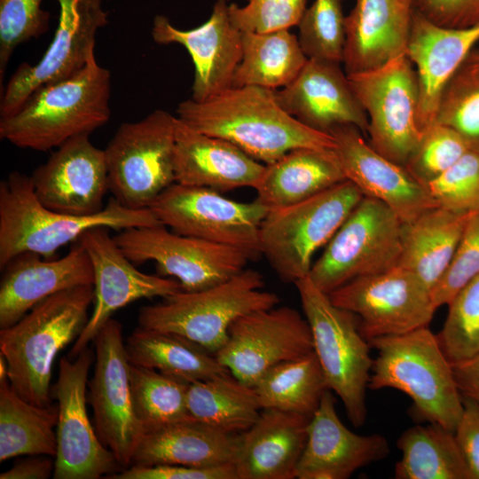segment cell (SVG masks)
<instances>
[{
    "label": "cell",
    "mask_w": 479,
    "mask_h": 479,
    "mask_svg": "<svg viewBox=\"0 0 479 479\" xmlns=\"http://www.w3.org/2000/svg\"><path fill=\"white\" fill-rule=\"evenodd\" d=\"M177 114L194 130L231 142L265 165L296 148H334L331 134L300 122L266 88L232 87L203 102L190 98L179 103Z\"/></svg>",
    "instance_id": "cell-1"
},
{
    "label": "cell",
    "mask_w": 479,
    "mask_h": 479,
    "mask_svg": "<svg viewBox=\"0 0 479 479\" xmlns=\"http://www.w3.org/2000/svg\"><path fill=\"white\" fill-rule=\"evenodd\" d=\"M111 74L93 57L74 75L36 89L11 115L0 118V137L45 152L110 119Z\"/></svg>",
    "instance_id": "cell-2"
},
{
    "label": "cell",
    "mask_w": 479,
    "mask_h": 479,
    "mask_svg": "<svg viewBox=\"0 0 479 479\" xmlns=\"http://www.w3.org/2000/svg\"><path fill=\"white\" fill-rule=\"evenodd\" d=\"M93 300V285L70 288L44 299L15 324L0 329V354L7 362L8 381L26 401L41 406L51 404L55 357L82 332Z\"/></svg>",
    "instance_id": "cell-3"
},
{
    "label": "cell",
    "mask_w": 479,
    "mask_h": 479,
    "mask_svg": "<svg viewBox=\"0 0 479 479\" xmlns=\"http://www.w3.org/2000/svg\"><path fill=\"white\" fill-rule=\"evenodd\" d=\"M157 224H161L150 208H129L114 197L90 216L51 210L36 198L30 177L13 171L0 183V268L23 253L53 258L59 247L90 228L122 231Z\"/></svg>",
    "instance_id": "cell-4"
},
{
    "label": "cell",
    "mask_w": 479,
    "mask_h": 479,
    "mask_svg": "<svg viewBox=\"0 0 479 479\" xmlns=\"http://www.w3.org/2000/svg\"><path fill=\"white\" fill-rule=\"evenodd\" d=\"M377 350L368 389L406 394L428 421L454 431L463 412L452 363L428 326L368 341Z\"/></svg>",
    "instance_id": "cell-5"
},
{
    "label": "cell",
    "mask_w": 479,
    "mask_h": 479,
    "mask_svg": "<svg viewBox=\"0 0 479 479\" xmlns=\"http://www.w3.org/2000/svg\"><path fill=\"white\" fill-rule=\"evenodd\" d=\"M263 287V275L246 268L211 287L195 292L181 290L161 302L141 308L138 325L179 334L216 354L237 318L277 306L278 294Z\"/></svg>",
    "instance_id": "cell-6"
},
{
    "label": "cell",
    "mask_w": 479,
    "mask_h": 479,
    "mask_svg": "<svg viewBox=\"0 0 479 479\" xmlns=\"http://www.w3.org/2000/svg\"><path fill=\"white\" fill-rule=\"evenodd\" d=\"M328 389L342 400L352 425L366 419V389L373 359L357 318L331 301L309 275L294 283Z\"/></svg>",
    "instance_id": "cell-7"
},
{
    "label": "cell",
    "mask_w": 479,
    "mask_h": 479,
    "mask_svg": "<svg viewBox=\"0 0 479 479\" xmlns=\"http://www.w3.org/2000/svg\"><path fill=\"white\" fill-rule=\"evenodd\" d=\"M363 197L344 180L298 203L269 209L260 228L262 255L283 282L294 284L310 274L316 251L329 242Z\"/></svg>",
    "instance_id": "cell-8"
},
{
    "label": "cell",
    "mask_w": 479,
    "mask_h": 479,
    "mask_svg": "<svg viewBox=\"0 0 479 479\" xmlns=\"http://www.w3.org/2000/svg\"><path fill=\"white\" fill-rule=\"evenodd\" d=\"M176 117L157 109L123 122L106 147L109 191L126 208H149L176 182Z\"/></svg>",
    "instance_id": "cell-9"
},
{
    "label": "cell",
    "mask_w": 479,
    "mask_h": 479,
    "mask_svg": "<svg viewBox=\"0 0 479 479\" xmlns=\"http://www.w3.org/2000/svg\"><path fill=\"white\" fill-rule=\"evenodd\" d=\"M402 229L389 207L364 196L312 263L310 279L329 294L356 278L397 266Z\"/></svg>",
    "instance_id": "cell-10"
},
{
    "label": "cell",
    "mask_w": 479,
    "mask_h": 479,
    "mask_svg": "<svg viewBox=\"0 0 479 479\" xmlns=\"http://www.w3.org/2000/svg\"><path fill=\"white\" fill-rule=\"evenodd\" d=\"M149 208L174 232L237 248L250 260L262 255L260 228L269 208L256 199L240 202L208 188L174 183Z\"/></svg>",
    "instance_id": "cell-11"
},
{
    "label": "cell",
    "mask_w": 479,
    "mask_h": 479,
    "mask_svg": "<svg viewBox=\"0 0 479 479\" xmlns=\"http://www.w3.org/2000/svg\"><path fill=\"white\" fill-rule=\"evenodd\" d=\"M347 75L368 118L370 145L404 167L422 135L412 63L404 53L379 67Z\"/></svg>",
    "instance_id": "cell-12"
},
{
    "label": "cell",
    "mask_w": 479,
    "mask_h": 479,
    "mask_svg": "<svg viewBox=\"0 0 479 479\" xmlns=\"http://www.w3.org/2000/svg\"><path fill=\"white\" fill-rule=\"evenodd\" d=\"M114 239L133 263L154 262L159 275L176 278L185 292L226 281L250 260L241 250L182 235L163 224L125 229Z\"/></svg>",
    "instance_id": "cell-13"
},
{
    "label": "cell",
    "mask_w": 479,
    "mask_h": 479,
    "mask_svg": "<svg viewBox=\"0 0 479 479\" xmlns=\"http://www.w3.org/2000/svg\"><path fill=\"white\" fill-rule=\"evenodd\" d=\"M95 354L89 347L59 363L51 396L59 409L54 479H98L123 468L98 438L87 412L88 376Z\"/></svg>",
    "instance_id": "cell-14"
},
{
    "label": "cell",
    "mask_w": 479,
    "mask_h": 479,
    "mask_svg": "<svg viewBox=\"0 0 479 479\" xmlns=\"http://www.w3.org/2000/svg\"><path fill=\"white\" fill-rule=\"evenodd\" d=\"M328 294L334 304L359 319L367 341L428 326L436 310L430 290L401 266L356 278Z\"/></svg>",
    "instance_id": "cell-15"
},
{
    "label": "cell",
    "mask_w": 479,
    "mask_h": 479,
    "mask_svg": "<svg viewBox=\"0 0 479 479\" xmlns=\"http://www.w3.org/2000/svg\"><path fill=\"white\" fill-rule=\"evenodd\" d=\"M93 342L95 365L88 382L87 400L93 411L98 438L124 469L130 466L144 429L133 411L130 361L121 323L111 318L98 332Z\"/></svg>",
    "instance_id": "cell-16"
},
{
    "label": "cell",
    "mask_w": 479,
    "mask_h": 479,
    "mask_svg": "<svg viewBox=\"0 0 479 479\" xmlns=\"http://www.w3.org/2000/svg\"><path fill=\"white\" fill-rule=\"evenodd\" d=\"M313 350L306 318L291 307L274 306L237 318L215 355L235 378L254 387L273 366Z\"/></svg>",
    "instance_id": "cell-17"
},
{
    "label": "cell",
    "mask_w": 479,
    "mask_h": 479,
    "mask_svg": "<svg viewBox=\"0 0 479 479\" xmlns=\"http://www.w3.org/2000/svg\"><path fill=\"white\" fill-rule=\"evenodd\" d=\"M58 26L48 49L35 65L20 64L1 93L0 118L16 112L39 87L65 79L95 57L96 35L107 23L102 0H56Z\"/></svg>",
    "instance_id": "cell-18"
},
{
    "label": "cell",
    "mask_w": 479,
    "mask_h": 479,
    "mask_svg": "<svg viewBox=\"0 0 479 479\" xmlns=\"http://www.w3.org/2000/svg\"><path fill=\"white\" fill-rule=\"evenodd\" d=\"M108 232L106 227H94L78 239L91 262L94 300L88 322L67 355L71 359L88 347L119 309L137 300L165 298L181 291L177 280L136 269Z\"/></svg>",
    "instance_id": "cell-19"
},
{
    "label": "cell",
    "mask_w": 479,
    "mask_h": 479,
    "mask_svg": "<svg viewBox=\"0 0 479 479\" xmlns=\"http://www.w3.org/2000/svg\"><path fill=\"white\" fill-rule=\"evenodd\" d=\"M29 177L36 198L51 210L82 216L105 208L109 190L106 153L90 135L66 141Z\"/></svg>",
    "instance_id": "cell-20"
},
{
    "label": "cell",
    "mask_w": 479,
    "mask_h": 479,
    "mask_svg": "<svg viewBox=\"0 0 479 479\" xmlns=\"http://www.w3.org/2000/svg\"><path fill=\"white\" fill-rule=\"evenodd\" d=\"M330 134L346 180L353 183L364 196L389 207L403 224L438 207L424 185L404 166L375 151L358 128L341 125Z\"/></svg>",
    "instance_id": "cell-21"
},
{
    "label": "cell",
    "mask_w": 479,
    "mask_h": 479,
    "mask_svg": "<svg viewBox=\"0 0 479 479\" xmlns=\"http://www.w3.org/2000/svg\"><path fill=\"white\" fill-rule=\"evenodd\" d=\"M152 37L159 44L178 43L187 50L194 65V101L208 100L232 88L242 58V32L232 24L226 0H217L208 20L189 30L179 29L167 17L157 15Z\"/></svg>",
    "instance_id": "cell-22"
},
{
    "label": "cell",
    "mask_w": 479,
    "mask_h": 479,
    "mask_svg": "<svg viewBox=\"0 0 479 479\" xmlns=\"http://www.w3.org/2000/svg\"><path fill=\"white\" fill-rule=\"evenodd\" d=\"M342 63L308 59L287 86L275 90L279 105L315 130L329 133L341 125H354L366 133L368 118Z\"/></svg>",
    "instance_id": "cell-23"
},
{
    "label": "cell",
    "mask_w": 479,
    "mask_h": 479,
    "mask_svg": "<svg viewBox=\"0 0 479 479\" xmlns=\"http://www.w3.org/2000/svg\"><path fill=\"white\" fill-rule=\"evenodd\" d=\"M389 452L383 436H362L349 429L337 414L332 391L327 390L310 419L295 478L347 479Z\"/></svg>",
    "instance_id": "cell-24"
},
{
    "label": "cell",
    "mask_w": 479,
    "mask_h": 479,
    "mask_svg": "<svg viewBox=\"0 0 479 479\" xmlns=\"http://www.w3.org/2000/svg\"><path fill=\"white\" fill-rule=\"evenodd\" d=\"M2 271L0 329L12 326L37 303L53 294L94 283L90 259L78 240L59 259L23 253L12 259Z\"/></svg>",
    "instance_id": "cell-25"
},
{
    "label": "cell",
    "mask_w": 479,
    "mask_h": 479,
    "mask_svg": "<svg viewBox=\"0 0 479 479\" xmlns=\"http://www.w3.org/2000/svg\"><path fill=\"white\" fill-rule=\"evenodd\" d=\"M478 42L479 24L466 28L445 27L412 9L405 54L417 74V122L421 132L436 122L444 87Z\"/></svg>",
    "instance_id": "cell-26"
},
{
    "label": "cell",
    "mask_w": 479,
    "mask_h": 479,
    "mask_svg": "<svg viewBox=\"0 0 479 479\" xmlns=\"http://www.w3.org/2000/svg\"><path fill=\"white\" fill-rule=\"evenodd\" d=\"M264 168L232 143L200 132L176 117L175 183L219 192L255 188Z\"/></svg>",
    "instance_id": "cell-27"
},
{
    "label": "cell",
    "mask_w": 479,
    "mask_h": 479,
    "mask_svg": "<svg viewBox=\"0 0 479 479\" xmlns=\"http://www.w3.org/2000/svg\"><path fill=\"white\" fill-rule=\"evenodd\" d=\"M310 419L263 409L255 423L240 434L233 461L237 479L295 478Z\"/></svg>",
    "instance_id": "cell-28"
},
{
    "label": "cell",
    "mask_w": 479,
    "mask_h": 479,
    "mask_svg": "<svg viewBox=\"0 0 479 479\" xmlns=\"http://www.w3.org/2000/svg\"><path fill=\"white\" fill-rule=\"evenodd\" d=\"M412 13L408 0H356L345 18L346 74L371 70L404 54Z\"/></svg>",
    "instance_id": "cell-29"
},
{
    "label": "cell",
    "mask_w": 479,
    "mask_h": 479,
    "mask_svg": "<svg viewBox=\"0 0 479 479\" xmlns=\"http://www.w3.org/2000/svg\"><path fill=\"white\" fill-rule=\"evenodd\" d=\"M239 442L240 434H229L186 419L145 432L130 466L168 464L206 467L233 463Z\"/></svg>",
    "instance_id": "cell-30"
},
{
    "label": "cell",
    "mask_w": 479,
    "mask_h": 479,
    "mask_svg": "<svg viewBox=\"0 0 479 479\" xmlns=\"http://www.w3.org/2000/svg\"><path fill=\"white\" fill-rule=\"evenodd\" d=\"M346 180L334 148L301 147L266 164L255 186L269 209L287 207Z\"/></svg>",
    "instance_id": "cell-31"
},
{
    "label": "cell",
    "mask_w": 479,
    "mask_h": 479,
    "mask_svg": "<svg viewBox=\"0 0 479 479\" xmlns=\"http://www.w3.org/2000/svg\"><path fill=\"white\" fill-rule=\"evenodd\" d=\"M473 213L438 206L403 224L397 266L414 273L431 290L447 269Z\"/></svg>",
    "instance_id": "cell-32"
},
{
    "label": "cell",
    "mask_w": 479,
    "mask_h": 479,
    "mask_svg": "<svg viewBox=\"0 0 479 479\" xmlns=\"http://www.w3.org/2000/svg\"><path fill=\"white\" fill-rule=\"evenodd\" d=\"M130 363L190 383L229 373L215 354L179 334L138 326L125 341Z\"/></svg>",
    "instance_id": "cell-33"
},
{
    "label": "cell",
    "mask_w": 479,
    "mask_h": 479,
    "mask_svg": "<svg viewBox=\"0 0 479 479\" xmlns=\"http://www.w3.org/2000/svg\"><path fill=\"white\" fill-rule=\"evenodd\" d=\"M58 415L57 404H33L8 379L0 381V462L21 455L55 458Z\"/></svg>",
    "instance_id": "cell-34"
},
{
    "label": "cell",
    "mask_w": 479,
    "mask_h": 479,
    "mask_svg": "<svg viewBox=\"0 0 479 479\" xmlns=\"http://www.w3.org/2000/svg\"><path fill=\"white\" fill-rule=\"evenodd\" d=\"M307 60L298 37L288 29L242 33V58L232 87L279 90L295 79Z\"/></svg>",
    "instance_id": "cell-35"
},
{
    "label": "cell",
    "mask_w": 479,
    "mask_h": 479,
    "mask_svg": "<svg viewBox=\"0 0 479 479\" xmlns=\"http://www.w3.org/2000/svg\"><path fill=\"white\" fill-rule=\"evenodd\" d=\"M397 479H471L454 431L430 422L413 426L397 440Z\"/></svg>",
    "instance_id": "cell-36"
},
{
    "label": "cell",
    "mask_w": 479,
    "mask_h": 479,
    "mask_svg": "<svg viewBox=\"0 0 479 479\" xmlns=\"http://www.w3.org/2000/svg\"><path fill=\"white\" fill-rule=\"evenodd\" d=\"M189 417L229 434L248 429L262 412L254 387L230 372L189 384Z\"/></svg>",
    "instance_id": "cell-37"
},
{
    "label": "cell",
    "mask_w": 479,
    "mask_h": 479,
    "mask_svg": "<svg viewBox=\"0 0 479 479\" xmlns=\"http://www.w3.org/2000/svg\"><path fill=\"white\" fill-rule=\"evenodd\" d=\"M262 409L311 418L327 387L314 350L268 370L254 386Z\"/></svg>",
    "instance_id": "cell-38"
},
{
    "label": "cell",
    "mask_w": 479,
    "mask_h": 479,
    "mask_svg": "<svg viewBox=\"0 0 479 479\" xmlns=\"http://www.w3.org/2000/svg\"><path fill=\"white\" fill-rule=\"evenodd\" d=\"M129 381L133 411L144 433L191 419L187 409L188 382L131 363Z\"/></svg>",
    "instance_id": "cell-39"
},
{
    "label": "cell",
    "mask_w": 479,
    "mask_h": 479,
    "mask_svg": "<svg viewBox=\"0 0 479 479\" xmlns=\"http://www.w3.org/2000/svg\"><path fill=\"white\" fill-rule=\"evenodd\" d=\"M436 122L455 130L479 152V67L467 59L444 87Z\"/></svg>",
    "instance_id": "cell-40"
},
{
    "label": "cell",
    "mask_w": 479,
    "mask_h": 479,
    "mask_svg": "<svg viewBox=\"0 0 479 479\" xmlns=\"http://www.w3.org/2000/svg\"><path fill=\"white\" fill-rule=\"evenodd\" d=\"M342 0H315L299 23V42L308 59L342 63L345 43Z\"/></svg>",
    "instance_id": "cell-41"
},
{
    "label": "cell",
    "mask_w": 479,
    "mask_h": 479,
    "mask_svg": "<svg viewBox=\"0 0 479 479\" xmlns=\"http://www.w3.org/2000/svg\"><path fill=\"white\" fill-rule=\"evenodd\" d=\"M449 311L436 334L451 363L479 354V275L462 287L448 303Z\"/></svg>",
    "instance_id": "cell-42"
},
{
    "label": "cell",
    "mask_w": 479,
    "mask_h": 479,
    "mask_svg": "<svg viewBox=\"0 0 479 479\" xmlns=\"http://www.w3.org/2000/svg\"><path fill=\"white\" fill-rule=\"evenodd\" d=\"M470 149L469 145L459 133L436 122L423 130L420 140L404 168L426 186Z\"/></svg>",
    "instance_id": "cell-43"
},
{
    "label": "cell",
    "mask_w": 479,
    "mask_h": 479,
    "mask_svg": "<svg viewBox=\"0 0 479 479\" xmlns=\"http://www.w3.org/2000/svg\"><path fill=\"white\" fill-rule=\"evenodd\" d=\"M426 187L441 208L458 213L479 211V152L470 149Z\"/></svg>",
    "instance_id": "cell-44"
},
{
    "label": "cell",
    "mask_w": 479,
    "mask_h": 479,
    "mask_svg": "<svg viewBox=\"0 0 479 479\" xmlns=\"http://www.w3.org/2000/svg\"><path fill=\"white\" fill-rule=\"evenodd\" d=\"M42 0H0V82L15 48L49 30Z\"/></svg>",
    "instance_id": "cell-45"
},
{
    "label": "cell",
    "mask_w": 479,
    "mask_h": 479,
    "mask_svg": "<svg viewBox=\"0 0 479 479\" xmlns=\"http://www.w3.org/2000/svg\"><path fill=\"white\" fill-rule=\"evenodd\" d=\"M479 275V211L474 212L452 258L430 290L435 307L448 305L455 294Z\"/></svg>",
    "instance_id": "cell-46"
},
{
    "label": "cell",
    "mask_w": 479,
    "mask_h": 479,
    "mask_svg": "<svg viewBox=\"0 0 479 479\" xmlns=\"http://www.w3.org/2000/svg\"><path fill=\"white\" fill-rule=\"evenodd\" d=\"M306 0H248L244 7L229 4L232 24L242 33H268L298 26Z\"/></svg>",
    "instance_id": "cell-47"
},
{
    "label": "cell",
    "mask_w": 479,
    "mask_h": 479,
    "mask_svg": "<svg viewBox=\"0 0 479 479\" xmlns=\"http://www.w3.org/2000/svg\"><path fill=\"white\" fill-rule=\"evenodd\" d=\"M109 479H237L233 463L196 467L160 464L130 466L108 475Z\"/></svg>",
    "instance_id": "cell-48"
},
{
    "label": "cell",
    "mask_w": 479,
    "mask_h": 479,
    "mask_svg": "<svg viewBox=\"0 0 479 479\" xmlns=\"http://www.w3.org/2000/svg\"><path fill=\"white\" fill-rule=\"evenodd\" d=\"M412 9L445 27L466 28L479 24V0H412Z\"/></svg>",
    "instance_id": "cell-49"
},
{
    "label": "cell",
    "mask_w": 479,
    "mask_h": 479,
    "mask_svg": "<svg viewBox=\"0 0 479 479\" xmlns=\"http://www.w3.org/2000/svg\"><path fill=\"white\" fill-rule=\"evenodd\" d=\"M463 398V412L454 434L468 467L471 479H479V405Z\"/></svg>",
    "instance_id": "cell-50"
},
{
    "label": "cell",
    "mask_w": 479,
    "mask_h": 479,
    "mask_svg": "<svg viewBox=\"0 0 479 479\" xmlns=\"http://www.w3.org/2000/svg\"><path fill=\"white\" fill-rule=\"evenodd\" d=\"M452 367L462 397L479 405V354L469 359L452 363Z\"/></svg>",
    "instance_id": "cell-51"
},
{
    "label": "cell",
    "mask_w": 479,
    "mask_h": 479,
    "mask_svg": "<svg viewBox=\"0 0 479 479\" xmlns=\"http://www.w3.org/2000/svg\"><path fill=\"white\" fill-rule=\"evenodd\" d=\"M55 460L45 457L23 459L0 474V479H47L53 475Z\"/></svg>",
    "instance_id": "cell-52"
},
{
    "label": "cell",
    "mask_w": 479,
    "mask_h": 479,
    "mask_svg": "<svg viewBox=\"0 0 479 479\" xmlns=\"http://www.w3.org/2000/svg\"><path fill=\"white\" fill-rule=\"evenodd\" d=\"M8 379V365L5 358L0 354V381Z\"/></svg>",
    "instance_id": "cell-53"
},
{
    "label": "cell",
    "mask_w": 479,
    "mask_h": 479,
    "mask_svg": "<svg viewBox=\"0 0 479 479\" xmlns=\"http://www.w3.org/2000/svg\"><path fill=\"white\" fill-rule=\"evenodd\" d=\"M470 63L479 67V51H471L467 59Z\"/></svg>",
    "instance_id": "cell-54"
},
{
    "label": "cell",
    "mask_w": 479,
    "mask_h": 479,
    "mask_svg": "<svg viewBox=\"0 0 479 479\" xmlns=\"http://www.w3.org/2000/svg\"><path fill=\"white\" fill-rule=\"evenodd\" d=\"M408 1H410L412 4V0H408Z\"/></svg>",
    "instance_id": "cell-55"
}]
</instances>
